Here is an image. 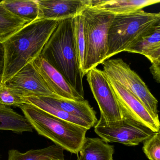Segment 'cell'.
<instances>
[{
    "label": "cell",
    "mask_w": 160,
    "mask_h": 160,
    "mask_svg": "<svg viewBox=\"0 0 160 160\" xmlns=\"http://www.w3.org/2000/svg\"><path fill=\"white\" fill-rule=\"evenodd\" d=\"M50 160H62V159H51Z\"/></svg>",
    "instance_id": "cell-27"
},
{
    "label": "cell",
    "mask_w": 160,
    "mask_h": 160,
    "mask_svg": "<svg viewBox=\"0 0 160 160\" xmlns=\"http://www.w3.org/2000/svg\"><path fill=\"white\" fill-rule=\"evenodd\" d=\"M72 28L74 45L81 72L84 75V64L85 55L86 44L83 18L79 15L72 18Z\"/></svg>",
    "instance_id": "cell-22"
},
{
    "label": "cell",
    "mask_w": 160,
    "mask_h": 160,
    "mask_svg": "<svg viewBox=\"0 0 160 160\" xmlns=\"http://www.w3.org/2000/svg\"><path fill=\"white\" fill-rule=\"evenodd\" d=\"M160 20V12L150 13L140 10L131 14L115 15L109 29L106 60L125 51L149 33Z\"/></svg>",
    "instance_id": "cell-4"
},
{
    "label": "cell",
    "mask_w": 160,
    "mask_h": 160,
    "mask_svg": "<svg viewBox=\"0 0 160 160\" xmlns=\"http://www.w3.org/2000/svg\"><path fill=\"white\" fill-rule=\"evenodd\" d=\"M59 21L38 19L1 43L3 50V65L0 82L6 83L40 55Z\"/></svg>",
    "instance_id": "cell-1"
},
{
    "label": "cell",
    "mask_w": 160,
    "mask_h": 160,
    "mask_svg": "<svg viewBox=\"0 0 160 160\" xmlns=\"http://www.w3.org/2000/svg\"><path fill=\"white\" fill-rule=\"evenodd\" d=\"M159 3L160 0H91V6L114 15H126Z\"/></svg>",
    "instance_id": "cell-13"
},
{
    "label": "cell",
    "mask_w": 160,
    "mask_h": 160,
    "mask_svg": "<svg viewBox=\"0 0 160 160\" xmlns=\"http://www.w3.org/2000/svg\"><path fill=\"white\" fill-rule=\"evenodd\" d=\"M19 108L38 134L73 154H78L87 129L53 116L41 109L23 103Z\"/></svg>",
    "instance_id": "cell-3"
},
{
    "label": "cell",
    "mask_w": 160,
    "mask_h": 160,
    "mask_svg": "<svg viewBox=\"0 0 160 160\" xmlns=\"http://www.w3.org/2000/svg\"><path fill=\"white\" fill-rule=\"evenodd\" d=\"M33 129L25 116L16 112L10 107L0 104V130L21 133L31 132Z\"/></svg>",
    "instance_id": "cell-17"
},
{
    "label": "cell",
    "mask_w": 160,
    "mask_h": 160,
    "mask_svg": "<svg viewBox=\"0 0 160 160\" xmlns=\"http://www.w3.org/2000/svg\"><path fill=\"white\" fill-rule=\"evenodd\" d=\"M143 151L150 160H160V133H154L144 142Z\"/></svg>",
    "instance_id": "cell-24"
},
{
    "label": "cell",
    "mask_w": 160,
    "mask_h": 160,
    "mask_svg": "<svg viewBox=\"0 0 160 160\" xmlns=\"http://www.w3.org/2000/svg\"><path fill=\"white\" fill-rule=\"evenodd\" d=\"M23 96L18 89L0 82V104L19 107L23 104Z\"/></svg>",
    "instance_id": "cell-23"
},
{
    "label": "cell",
    "mask_w": 160,
    "mask_h": 160,
    "mask_svg": "<svg viewBox=\"0 0 160 160\" xmlns=\"http://www.w3.org/2000/svg\"><path fill=\"white\" fill-rule=\"evenodd\" d=\"M86 50L84 75L106 60L109 29L115 15L88 7L82 12Z\"/></svg>",
    "instance_id": "cell-5"
},
{
    "label": "cell",
    "mask_w": 160,
    "mask_h": 160,
    "mask_svg": "<svg viewBox=\"0 0 160 160\" xmlns=\"http://www.w3.org/2000/svg\"><path fill=\"white\" fill-rule=\"evenodd\" d=\"M94 131L107 142L119 143L128 146L139 145L156 133L144 125L127 117L114 122H106L100 117Z\"/></svg>",
    "instance_id": "cell-7"
},
{
    "label": "cell",
    "mask_w": 160,
    "mask_h": 160,
    "mask_svg": "<svg viewBox=\"0 0 160 160\" xmlns=\"http://www.w3.org/2000/svg\"><path fill=\"white\" fill-rule=\"evenodd\" d=\"M160 45V20L145 35L125 51L144 55Z\"/></svg>",
    "instance_id": "cell-21"
},
{
    "label": "cell",
    "mask_w": 160,
    "mask_h": 160,
    "mask_svg": "<svg viewBox=\"0 0 160 160\" xmlns=\"http://www.w3.org/2000/svg\"><path fill=\"white\" fill-rule=\"evenodd\" d=\"M32 64L43 78L52 92L62 99L83 101L63 75L39 55Z\"/></svg>",
    "instance_id": "cell-12"
},
{
    "label": "cell",
    "mask_w": 160,
    "mask_h": 160,
    "mask_svg": "<svg viewBox=\"0 0 160 160\" xmlns=\"http://www.w3.org/2000/svg\"><path fill=\"white\" fill-rule=\"evenodd\" d=\"M30 23L10 12L0 1V43Z\"/></svg>",
    "instance_id": "cell-19"
},
{
    "label": "cell",
    "mask_w": 160,
    "mask_h": 160,
    "mask_svg": "<svg viewBox=\"0 0 160 160\" xmlns=\"http://www.w3.org/2000/svg\"><path fill=\"white\" fill-rule=\"evenodd\" d=\"M5 6L10 12L30 22L38 19V0H3Z\"/></svg>",
    "instance_id": "cell-20"
},
{
    "label": "cell",
    "mask_w": 160,
    "mask_h": 160,
    "mask_svg": "<svg viewBox=\"0 0 160 160\" xmlns=\"http://www.w3.org/2000/svg\"><path fill=\"white\" fill-rule=\"evenodd\" d=\"M86 76L87 80L99 108L100 117L106 122L122 120L124 115L103 70L94 68L88 71Z\"/></svg>",
    "instance_id": "cell-8"
},
{
    "label": "cell",
    "mask_w": 160,
    "mask_h": 160,
    "mask_svg": "<svg viewBox=\"0 0 160 160\" xmlns=\"http://www.w3.org/2000/svg\"><path fill=\"white\" fill-rule=\"evenodd\" d=\"M159 132H160V129Z\"/></svg>",
    "instance_id": "cell-28"
},
{
    "label": "cell",
    "mask_w": 160,
    "mask_h": 160,
    "mask_svg": "<svg viewBox=\"0 0 160 160\" xmlns=\"http://www.w3.org/2000/svg\"><path fill=\"white\" fill-rule=\"evenodd\" d=\"M49 101L68 113L79 118L90 125L96 126L98 122L96 112L87 100L74 101L47 97Z\"/></svg>",
    "instance_id": "cell-14"
},
{
    "label": "cell",
    "mask_w": 160,
    "mask_h": 160,
    "mask_svg": "<svg viewBox=\"0 0 160 160\" xmlns=\"http://www.w3.org/2000/svg\"><path fill=\"white\" fill-rule=\"evenodd\" d=\"M149 70L153 79L157 83L160 84V60L151 64Z\"/></svg>",
    "instance_id": "cell-25"
},
{
    "label": "cell",
    "mask_w": 160,
    "mask_h": 160,
    "mask_svg": "<svg viewBox=\"0 0 160 160\" xmlns=\"http://www.w3.org/2000/svg\"><path fill=\"white\" fill-rule=\"evenodd\" d=\"M3 65V50L2 44L0 43V78L2 74Z\"/></svg>",
    "instance_id": "cell-26"
},
{
    "label": "cell",
    "mask_w": 160,
    "mask_h": 160,
    "mask_svg": "<svg viewBox=\"0 0 160 160\" xmlns=\"http://www.w3.org/2000/svg\"><path fill=\"white\" fill-rule=\"evenodd\" d=\"M108 78L118 83L140 101L148 110L159 118L158 101L142 78L121 58L109 59L102 63Z\"/></svg>",
    "instance_id": "cell-6"
},
{
    "label": "cell",
    "mask_w": 160,
    "mask_h": 160,
    "mask_svg": "<svg viewBox=\"0 0 160 160\" xmlns=\"http://www.w3.org/2000/svg\"><path fill=\"white\" fill-rule=\"evenodd\" d=\"M72 18L59 21L40 54L84 99L83 76L74 45Z\"/></svg>",
    "instance_id": "cell-2"
},
{
    "label": "cell",
    "mask_w": 160,
    "mask_h": 160,
    "mask_svg": "<svg viewBox=\"0 0 160 160\" xmlns=\"http://www.w3.org/2000/svg\"><path fill=\"white\" fill-rule=\"evenodd\" d=\"M38 19L60 21L81 15L91 6V0H38Z\"/></svg>",
    "instance_id": "cell-11"
},
{
    "label": "cell",
    "mask_w": 160,
    "mask_h": 160,
    "mask_svg": "<svg viewBox=\"0 0 160 160\" xmlns=\"http://www.w3.org/2000/svg\"><path fill=\"white\" fill-rule=\"evenodd\" d=\"M64 151L62 147L56 145L42 149L30 150L24 153L13 149L8 151V160H64Z\"/></svg>",
    "instance_id": "cell-18"
},
{
    "label": "cell",
    "mask_w": 160,
    "mask_h": 160,
    "mask_svg": "<svg viewBox=\"0 0 160 160\" xmlns=\"http://www.w3.org/2000/svg\"><path fill=\"white\" fill-rule=\"evenodd\" d=\"M23 101L24 103L33 105L53 116L83 127L88 130L92 128L86 122L63 111L59 106L48 100L47 97L35 96L27 97L23 98Z\"/></svg>",
    "instance_id": "cell-16"
},
{
    "label": "cell",
    "mask_w": 160,
    "mask_h": 160,
    "mask_svg": "<svg viewBox=\"0 0 160 160\" xmlns=\"http://www.w3.org/2000/svg\"><path fill=\"white\" fill-rule=\"evenodd\" d=\"M6 84L19 90L24 98L35 96L61 98L52 92L31 63L26 65Z\"/></svg>",
    "instance_id": "cell-10"
},
{
    "label": "cell",
    "mask_w": 160,
    "mask_h": 160,
    "mask_svg": "<svg viewBox=\"0 0 160 160\" xmlns=\"http://www.w3.org/2000/svg\"><path fill=\"white\" fill-rule=\"evenodd\" d=\"M107 77V76H106ZM124 117L131 118L154 132L160 129L159 119L152 114L135 96L113 80L107 77Z\"/></svg>",
    "instance_id": "cell-9"
},
{
    "label": "cell",
    "mask_w": 160,
    "mask_h": 160,
    "mask_svg": "<svg viewBox=\"0 0 160 160\" xmlns=\"http://www.w3.org/2000/svg\"><path fill=\"white\" fill-rule=\"evenodd\" d=\"M114 146L98 138H86L79 151L78 160H114Z\"/></svg>",
    "instance_id": "cell-15"
}]
</instances>
